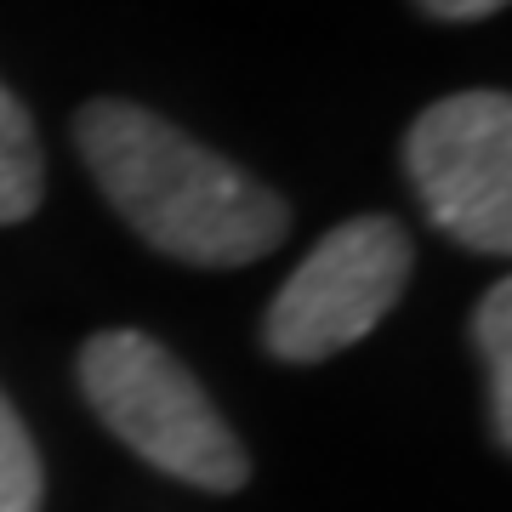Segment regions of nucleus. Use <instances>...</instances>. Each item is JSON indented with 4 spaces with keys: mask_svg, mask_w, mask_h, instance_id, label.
<instances>
[{
    "mask_svg": "<svg viewBox=\"0 0 512 512\" xmlns=\"http://www.w3.org/2000/svg\"><path fill=\"white\" fill-rule=\"evenodd\" d=\"M74 143L103 200L131 222V234L171 262L245 268L291 239V205L274 188L143 103H86L74 114Z\"/></svg>",
    "mask_w": 512,
    "mask_h": 512,
    "instance_id": "f257e3e1",
    "label": "nucleus"
},
{
    "mask_svg": "<svg viewBox=\"0 0 512 512\" xmlns=\"http://www.w3.org/2000/svg\"><path fill=\"white\" fill-rule=\"evenodd\" d=\"M80 393L114 439L165 478L234 495L251 478V450L222 421L200 376L143 330H97L74 359Z\"/></svg>",
    "mask_w": 512,
    "mask_h": 512,
    "instance_id": "f03ea898",
    "label": "nucleus"
},
{
    "mask_svg": "<svg viewBox=\"0 0 512 512\" xmlns=\"http://www.w3.org/2000/svg\"><path fill=\"white\" fill-rule=\"evenodd\" d=\"M410 262H416V245L393 217L336 222L268 302L262 348L285 365L336 359L399 308Z\"/></svg>",
    "mask_w": 512,
    "mask_h": 512,
    "instance_id": "7ed1b4c3",
    "label": "nucleus"
},
{
    "mask_svg": "<svg viewBox=\"0 0 512 512\" xmlns=\"http://www.w3.org/2000/svg\"><path fill=\"white\" fill-rule=\"evenodd\" d=\"M404 171L427 222L478 256L512 251V97L456 92L404 131Z\"/></svg>",
    "mask_w": 512,
    "mask_h": 512,
    "instance_id": "20e7f679",
    "label": "nucleus"
},
{
    "mask_svg": "<svg viewBox=\"0 0 512 512\" xmlns=\"http://www.w3.org/2000/svg\"><path fill=\"white\" fill-rule=\"evenodd\" d=\"M46 200V160H40L35 120L23 97L0 80V228L29 222Z\"/></svg>",
    "mask_w": 512,
    "mask_h": 512,
    "instance_id": "39448f33",
    "label": "nucleus"
},
{
    "mask_svg": "<svg viewBox=\"0 0 512 512\" xmlns=\"http://www.w3.org/2000/svg\"><path fill=\"white\" fill-rule=\"evenodd\" d=\"M473 342H478V365H484V387H490V433L507 450L512 444V285L507 279H495L490 291L478 296Z\"/></svg>",
    "mask_w": 512,
    "mask_h": 512,
    "instance_id": "423d86ee",
    "label": "nucleus"
},
{
    "mask_svg": "<svg viewBox=\"0 0 512 512\" xmlns=\"http://www.w3.org/2000/svg\"><path fill=\"white\" fill-rule=\"evenodd\" d=\"M40 501H46V473H40L35 439L18 404L0 393V512H40Z\"/></svg>",
    "mask_w": 512,
    "mask_h": 512,
    "instance_id": "0eeeda50",
    "label": "nucleus"
},
{
    "mask_svg": "<svg viewBox=\"0 0 512 512\" xmlns=\"http://www.w3.org/2000/svg\"><path fill=\"white\" fill-rule=\"evenodd\" d=\"M416 6L439 23H478V18H495L507 0H416Z\"/></svg>",
    "mask_w": 512,
    "mask_h": 512,
    "instance_id": "6e6552de",
    "label": "nucleus"
}]
</instances>
